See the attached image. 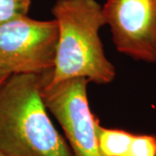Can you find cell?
Listing matches in <instances>:
<instances>
[{"mask_svg":"<svg viewBox=\"0 0 156 156\" xmlns=\"http://www.w3.org/2000/svg\"><path fill=\"white\" fill-rule=\"evenodd\" d=\"M43 75H11L0 84V149L7 156H73L49 116Z\"/></svg>","mask_w":156,"mask_h":156,"instance_id":"cell-1","label":"cell"},{"mask_svg":"<svg viewBox=\"0 0 156 156\" xmlns=\"http://www.w3.org/2000/svg\"><path fill=\"white\" fill-rule=\"evenodd\" d=\"M51 13L57 23L58 41L49 82L83 78L96 84L112 83L116 70L105 56L99 36L107 24L102 5L96 0H57Z\"/></svg>","mask_w":156,"mask_h":156,"instance_id":"cell-2","label":"cell"},{"mask_svg":"<svg viewBox=\"0 0 156 156\" xmlns=\"http://www.w3.org/2000/svg\"><path fill=\"white\" fill-rule=\"evenodd\" d=\"M58 41L56 20L28 16L0 23V69L10 75H42L52 70Z\"/></svg>","mask_w":156,"mask_h":156,"instance_id":"cell-3","label":"cell"},{"mask_svg":"<svg viewBox=\"0 0 156 156\" xmlns=\"http://www.w3.org/2000/svg\"><path fill=\"white\" fill-rule=\"evenodd\" d=\"M43 75L42 96L48 111L61 125L73 156H101L95 134L96 117L89 108L83 78L51 83Z\"/></svg>","mask_w":156,"mask_h":156,"instance_id":"cell-4","label":"cell"},{"mask_svg":"<svg viewBox=\"0 0 156 156\" xmlns=\"http://www.w3.org/2000/svg\"><path fill=\"white\" fill-rule=\"evenodd\" d=\"M102 10L116 50L155 63L156 0H107Z\"/></svg>","mask_w":156,"mask_h":156,"instance_id":"cell-5","label":"cell"},{"mask_svg":"<svg viewBox=\"0 0 156 156\" xmlns=\"http://www.w3.org/2000/svg\"><path fill=\"white\" fill-rule=\"evenodd\" d=\"M95 134L101 156H125L134 134L122 129L102 127L95 122Z\"/></svg>","mask_w":156,"mask_h":156,"instance_id":"cell-6","label":"cell"},{"mask_svg":"<svg viewBox=\"0 0 156 156\" xmlns=\"http://www.w3.org/2000/svg\"><path fill=\"white\" fill-rule=\"evenodd\" d=\"M125 156H156V135L134 134Z\"/></svg>","mask_w":156,"mask_h":156,"instance_id":"cell-7","label":"cell"},{"mask_svg":"<svg viewBox=\"0 0 156 156\" xmlns=\"http://www.w3.org/2000/svg\"><path fill=\"white\" fill-rule=\"evenodd\" d=\"M31 0H0V23L27 16Z\"/></svg>","mask_w":156,"mask_h":156,"instance_id":"cell-8","label":"cell"},{"mask_svg":"<svg viewBox=\"0 0 156 156\" xmlns=\"http://www.w3.org/2000/svg\"><path fill=\"white\" fill-rule=\"evenodd\" d=\"M11 75L9 74V73L5 72V71H4V70H2V69H0V84L2 83L5 79L9 77Z\"/></svg>","mask_w":156,"mask_h":156,"instance_id":"cell-9","label":"cell"},{"mask_svg":"<svg viewBox=\"0 0 156 156\" xmlns=\"http://www.w3.org/2000/svg\"><path fill=\"white\" fill-rule=\"evenodd\" d=\"M0 156H7V155H6L5 154V153H4L3 151L0 149Z\"/></svg>","mask_w":156,"mask_h":156,"instance_id":"cell-10","label":"cell"}]
</instances>
